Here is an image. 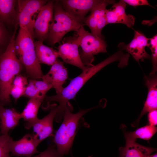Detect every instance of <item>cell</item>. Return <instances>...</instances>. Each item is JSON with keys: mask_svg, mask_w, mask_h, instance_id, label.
<instances>
[{"mask_svg": "<svg viewBox=\"0 0 157 157\" xmlns=\"http://www.w3.org/2000/svg\"><path fill=\"white\" fill-rule=\"evenodd\" d=\"M148 118L149 124L156 126L157 124V110H155L148 113Z\"/></svg>", "mask_w": 157, "mask_h": 157, "instance_id": "32", "label": "cell"}, {"mask_svg": "<svg viewBox=\"0 0 157 157\" xmlns=\"http://www.w3.org/2000/svg\"><path fill=\"white\" fill-rule=\"evenodd\" d=\"M115 1L113 0H106L100 11L96 28L95 35L98 37L104 39V36L101 34L103 28L107 25L106 14L107 9L106 6L109 4H113Z\"/></svg>", "mask_w": 157, "mask_h": 157, "instance_id": "26", "label": "cell"}, {"mask_svg": "<svg viewBox=\"0 0 157 157\" xmlns=\"http://www.w3.org/2000/svg\"><path fill=\"white\" fill-rule=\"evenodd\" d=\"M48 0H18L17 24L34 38V26L35 19L33 17L38 13L42 7Z\"/></svg>", "mask_w": 157, "mask_h": 157, "instance_id": "7", "label": "cell"}, {"mask_svg": "<svg viewBox=\"0 0 157 157\" xmlns=\"http://www.w3.org/2000/svg\"><path fill=\"white\" fill-rule=\"evenodd\" d=\"M122 60V54L117 51L96 65L86 66V69L72 79L59 94L51 96H46L43 102V104L47 105V108L51 102H57L58 104L57 106L55 120L58 123L61 121L69 101L74 98L77 92L90 79L108 65L116 61H119L120 63Z\"/></svg>", "mask_w": 157, "mask_h": 157, "instance_id": "1", "label": "cell"}, {"mask_svg": "<svg viewBox=\"0 0 157 157\" xmlns=\"http://www.w3.org/2000/svg\"><path fill=\"white\" fill-rule=\"evenodd\" d=\"M134 37L128 44L124 42L120 43L119 49L125 50L131 55L134 60L139 63L140 61H143L145 59H149L150 56L145 50L146 47H149V39L141 32L134 30Z\"/></svg>", "mask_w": 157, "mask_h": 157, "instance_id": "11", "label": "cell"}, {"mask_svg": "<svg viewBox=\"0 0 157 157\" xmlns=\"http://www.w3.org/2000/svg\"><path fill=\"white\" fill-rule=\"evenodd\" d=\"M67 78V68L62 61L57 59L42 79L43 81L51 84L55 89L56 94H58L63 89V85Z\"/></svg>", "mask_w": 157, "mask_h": 157, "instance_id": "14", "label": "cell"}, {"mask_svg": "<svg viewBox=\"0 0 157 157\" xmlns=\"http://www.w3.org/2000/svg\"><path fill=\"white\" fill-rule=\"evenodd\" d=\"M79 46V52L81 60L84 65H92L94 56L100 53H107L106 42L95 35L86 30L81 26L78 32Z\"/></svg>", "mask_w": 157, "mask_h": 157, "instance_id": "6", "label": "cell"}, {"mask_svg": "<svg viewBox=\"0 0 157 157\" xmlns=\"http://www.w3.org/2000/svg\"><path fill=\"white\" fill-rule=\"evenodd\" d=\"M42 103L35 99H29L23 111L20 113L21 118L26 122L24 126L26 129L31 128L33 124L38 119V113Z\"/></svg>", "mask_w": 157, "mask_h": 157, "instance_id": "22", "label": "cell"}, {"mask_svg": "<svg viewBox=\"0 0 157 157\" xmlns=\"http://www.w3.org/2000/svg\"><path fill=\"white\" fill-rule=\"evenodd\" d=\"M80 109L73 113L72 106L68 102L65 109L63 120L58 129L53 135V142L59 153L62 155L67 154L72 146L80 121L82 117L88 112L95 108Z\"/></svg>", "mask_w": 157, "mask_h": 157, "instance_id": "3", "label": "cell"}, {"mask_svg": "<svg viewBox=\"0 0 157 157\" xmlns=\"http://www.w3.org/2000/svg\"><path fill=\"white\" fill-rule=\"evenodd\" d=\"M28 84V77L22 75L20 73L15 78L10 91V96H12L16 102L20 97L23 96Z\"/></svg>", "mask_w": 157, "mask_h": 157, "instance_id": "24", "label": "cell"}, {"mask_svg": "<svg viewBox=\"0 0 157 157\" xmlns=\"http://www.w3.org/2000/svg\"><path fill=\"white\" fill-rule=\"evenodd\" d=\"M156 150L135 142H126L124 147L119 149V154L118 157H147Z\"/></svg>", "mask_w": 157, "mask_h": 157, "instance_id": "20", "label": "cell"}, {"mask_svg": "<svg viewBox=\"0 0 157 157\" xmlns=\"http://www.w3.org/2000/svg\"><path fill=\"white\" fill-rule=\"evenodd\" d=\"M149 48L151 53L152 69L150 72L156 73L157 71V34L149 39Z\"/></svg>", "mask_w": 157, "mask_h": 157, "instance_id": "28", "label": "cell"}, {"mask_svg": "<svg viewBox=\"0 0 157 157\" xmlns=\"http://www.w3.org/2000/svg\"><path fill=\"white\" fill-rule=\"evenodd\" d=\"M36 56L39 63L52 65L59 57L58 51L38 41H34Z\"/></svg>", "mask_w": 157, "mask_h": 157, "instance_id": "21", "label": "cell"}, {"mask_svg": "<svg viewBox=\"0 0 157 157\" xmlns=\"http://www.w3.org/2000/svg\"><path fill=\"white\" fill-rule=\"evenodd\" d=\"M126 4L123 0L113 4L110 9H107L106 14L107 24H122L129 28H132L135 18L132 15H127L125 11Z\"/></svg>", "mask_w": 157, "mask_h": 157, "instance_id": "15", "label": "cell"}, {"mask_svg": "<svg viewBox=\"0 0 157 157\" xmlns=\"http://www.w3.org/2000/svg\"><path fill=\"white\" fill-rule=\"evenodd\" d=\"M58 152L56 147L54 144H50L44 151L38 155L31 157H63Z\"/></svg>", "mask_w": 157, "mask_h": 157, "instance_id": "30", "label": "cell"}, {"mask_svg": "<svg viewBox=\"0 0 157 157\" xmlns=\"http://www.w3.org/2000/svg\"><path fill=\"white\" fill-rule=\"evenodd\" d=\"M21 118L20 113L15 109L5 108L0 104V129L2 135H8L9 131L17 125Z\"/></svg>", "mask_w": 157, "mask_h": 157, "instance_id": "18", "label": "cell"}, {"mask_svg": "<svg viewBox=\"0 0 157 157\" xmlns=\"http://www.w3.org/2000/svg\"><path fill=\"white\" fill-rule=\"evenodd\" d=\"M57 106L55 104L50 105L49 113L43 118L38 119L32 126L35 134L40 142L47 138L53 136V123L57 111Z\"/></svg>", "mask_w": 157, "mask_h": 157, "instance_id": "16", "label": "cell"}, {"mask_svg": "<svg viewBox=\"0 0 157 157\" xmlns=\"http://www.w3.org/2000/svg\"><path fill=\"white\" fill-rule=\"evenodd\" d=\"M13 34L11 33L5 25L0 22V55L3 53L6 49Z\"/></svg>", "mask_w": 157, "mask_h": 157, "instance_id": "27", "label": "cell"}, {"mask_svg": "<svg viewBox=\"0 0 157 157\" xmlns=\"http://www.w3.org/2000/svg\"><path fill=\"white\" fill-rule=\"evenodd\" d=\"M17 27H15L6 50L0 55V104L3 106L10 103V91L13 81L24 67L17 58L15 50V42Z\"/></svg>", "mask_w": 157, "mask_h": 157, "instance_id": "2", "label": "cell"}, {"mask_svg": "<svg viewBox=\"0 0 157 157\" xmlns=\"http://www.w3.org/2000/svg\"><path fill=\"white\" fill-rule=\"evenodd\" d=\"M81 26L64 10L59 0H54L53 19L45 40L47 44L51 47L54 46L62 41L68 32H78Z\"/></svg>", "mask_w": 157, "mask_h": 157, "instance_id": "5", "label": "cell"}, {"mask_svg": "<svg viewBox=\"0 0 157 157\" xmlns=\"http://www.w3.org/2000/svg\"><path fill=\"white\" fill-rule=\"evenodd\" d=\"M126 3L134 7L139 6H147L153 8L147 0H123Z\"/></svg>", "mask_w": 157, "mask_h": 157, "instance_id": "31", "label": "cell"}, {"mask_svg": "<svg viewBox=\"0 0 157 157\" xmlns=\"http://www.w3.org/2000/svg\"><path fill=\"white\" fill-rule=\"evenodd\" d=\"M17 0H0V22L15 27L17 24Z\"/></svg>", "mask_w": 157, "mask_h": 157, "instance_id": "17", "label": "cell"}, {"mask_svg": "<svg viewBox=\"0 0 157 157\" xmlns=\"http://www.w3.org/2000/svg\"><path fill=\"white\" fill-rule=\"evenodd\" d=\"M8 135H0V157H11L10 154Z\"/></svg>", "mask_w": 157, "mask_h": 157, "instance_id": "29", "label": "cell"}, {"mask_svg": "<svg viewBox=\"0 0 157 157\" xmlns=\"http://www.w3.org/2000/svg\"><path fill=\"white\" fill-rule=\"evenodd\" d=\"M52 88L51 84L43 81L30 79L23 96L35 99L43 102L47 93Z\"/></svg>", "mask_w": 157, "mask_h": 157, "instance_id": "19", "label": "cell"}, {"mask_svg": "<svg viewBox=\"0 0 157 157\" xmlns=\"http://www.w3.org/2000/svg\"><path fill=\"white\" fill-rule=\"evenodd\" d=\"M156 73H150L144 78L145 85L148 89L146 100L142 109L139 116L133 126L138 125L139 121L144 115L149 112L157 108V76Z\"/></svg>", "mask_w": 157, "mask_h": 157, "instance_id": "13", "label": "cell"}, {"mask_svg": "<svg viewBox=\"0 0 157 157\" xmlns=\"http://www.w3.org/2000/svg\"><path fill=\"white\" fill-rule=\"evenodd\" d=\"M62 42L58 48L59 57L66 63L76 67L82 70H85L86 66L84 65L80 58L77 33L72 36L65 37L63 38Z\"/></svg>", "mask_w": 157, "mask_h": 157, "instance_id": "8", "label": "cell"}, {"mask_svg": "<svg viewBox=\"0 0 157 157\" xmlns=\"http://www.w3.org/2000/svg\"><path fill=\"white\" fill-rule=\"evenodd\" d=\"M54 1L48 0L41 8L35 20L34 38L42 42L46 40L50 24L53 21Z\"/></svg>", "mask_w": 157, "mask_h": 157, "instance_id": "10", "label": "cell"}, {"mask_svg": "<svg viewBox=\"0 0 157 157\" xmlns=\"http://www.w3.org/2000/svg\"><path fill=\"white\" fill-rule=\"evenodd\" d=\"M34 40L27 31L19 27L15 42L16 55L30 79H39L43 76L37 58Z\"/></svg>", "mask_w": 157, "mask_h": 157, "instance_id": "4", "label": "cell"}, {"mask_svg": "<svg viewBox=\"0 0 157 157\" xmlns=\"http://www.w3.org/2000/svg\"><path fill=\"white\" fill-rule=\"evenodd\" d=\"M40 143L34 134L27 133L16 141L10 137L8 144L10 152L12 156L17 157H31L39 153L37 147Z\"/></svg>", "mask_w": 157, "mask_h": 157, "instance_id": "9", "label": "cell"}, {"mask_svg": "<svg viewBox=\"0 0 157 157\" xmlns=\"http://www.w3.org/2000/svg\"><path fill=\"white\" fill-rule=\"evenodd\" d=\"M147 157H157V153L153 155H150L148 156Z\"/></svg>", "mask_w": 157, "mask_h": 157, "instance_id": "33", "label": "cell"}, {"mask_svg": "<svg viewBox=\"0 0 157 157\" xmlns=\"http://www.w3.org/2000/svg\"><path fill=\"white\" fill-rule=\"evenodd\" d=\"M157 131V128L156 126L149 124L139 128L133 131L125 132L124 136L126 142H135L137 139L149 140Z\"/></svg>", "mask_w": 157, "mask_h": 157, "instance_id": "23", "label": "cell"}, {"mask_svg": "<svg viewBox=\"0 0 157 157\" xmlns=\"http://www.w3.org/2000/svg\"><path fill=\"white\" fill-rule=\"evenodd\" d=\"M106 1V0H102L94 7L91 10L90 14L85 19L84 25L88 26L91 30V33L94 34L100 11Z\"/></svg>", "mask_w": 157, "mask_h": 157, "instance_id": "25", "label": "cell"}, {"mask_svg": "<svg viewBox=\"0 0 157 157\" xmlns=\"http://www.w3.org/2000/svg\"><path fill=\"white\" fill-rule=\"evenodd\" d=\"M64 10L83 26L85 16L102 0H59Z\"/></svg>", "mask_w": 157, "mask_h": 157, "instance_id": "12", "label": "cell"}]
</instances>
